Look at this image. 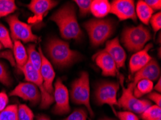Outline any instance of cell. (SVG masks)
I'll use <instances>...</instances> for the list:
<instances>
[{
  "mask_svg": "<svg viewBox=\"0 0 161 120\" xmlns=\"http://www.w3.org/2000/svg\"><path fill=\"white\" fill-rule=\"evenodd\" d=\"M143 120H161V118H158V119H143Z\"/></svg>",
  "mask_w": 161,
  "mask_h": 120,
  "instance_id": "41",
  "label": "cell"
},
{
  "mask_svg": "<svg viewBox=\"0 0 161 120\" xmlns=\"http://www.w3.org/2000/svg\"><path fill=\"white\" fill-rule=\"evenodd\" d=\"M16 9L14 0H0V18L13 13Z\"/></svg>",
  "mask_w": 161,
  "mask_h": 120,
  "instance_id": "24",
  "label": "cell"
},
{
  "mask_svg": "<svg viewBox=\"0 0 161 120\" xmlns=\"http://www.w3.org/2000/svg\"><path fill=\"white\" fill-rule=\"evenodd\" d=\"M38 51L41 57V66L40 73L43 81L45 89L51 95L53 96V81L55 78V72L53 70V66L49 60L47 59L41 49V47L38 48Z\"/></svg>",
  "mask_w": 161,
  "mask_h": 120,
  "instance_id": "13",
  "label": "cell"
},
{
  "mask_svg": "<svg viewBox=\"0 0 161 120\" xmlns=\"http://www.w3.org/2000/svg\"><path fill=\"white\" fill-rule=\"evenodd\" d=\"M116 115L119 120H139L137 116L130 112H119Z\"/></svg>",
  "mask_w": 161,
  "mask_h": 120,
  "instance_id": "33",
  "label": "cell"
},
{
  "mask_svg": "<svg viewBox=\"0 0 161 120\" xmlns=\"http://www.w3.org/2000/svg\"><path fill=\"white\" fill-rule=\"evenodd\" d=\"M53 99L55 102V106L52 109L53 114L62 115L69 113L70 112L69 91L60 78H58L55 82Z\"/></svg>",
  "mask_w": 161,
  "mask_h": 120,
  "instance_id": "10",
  "label": "cell"
},
{
  "mask_svg": "<svg viewBox=\"0 0 161 120\" xmlns=\"http://www.w3.org/2000/svg\"><path fill=\"white\" fill-rule=\"evenodd\" d=\"M160 68L158 61L152 58L147 65L135 73L133 83L135 85L141 80L147 79L154 81L160 78Z\"/></svg>",
  "mask_w": 161,
  "mask_h": 120,
  "instance_id": "15",
  "label": "cell"
},
{
  "mask_svg": "<svg viewBox=\"0 0 161 120\" xmlns=\"http://www.w3.org/2000/svg\"><path fill=\"white\" fill-rule=\"evenodd\" d=\"M153 47V44L149 43L145 45L142 50L136 52L131 56L129 60V70L131 73H136L139 70L143 68L145 65L150 62L152 59L151 56L148 54L149 50Z\"/></svg>",
  "mask_w": 161,
  "mask_h": 120,
  "instance_id": "18",
  "label": "cell"
},
{
  "mask_svg": "<svg viewBox=\"0 0 161 120\" xmlns=\"http://www.w3.org/2000/svg\"><path fill=\"white\" fill-rule=\"evenodd\" d=\"M142 119L161 118V108L157 105H151L141 114Z\"/></svg>",
  "mask_w": 161,
  "mask_h": 120,
  "instance_id": "27",
  "label": "cell"
},
{
  "mask_svg": "<svg viewBox=\"0 0 161 120\" xmlns=\"http://www.w3.org/2000/svg\"><path fill=\"white\" fill-rule=\"evenodd\" d=\"M0 82L7 86H10L12 84V78L7 68L1 62H0Z\"/></svg>",
  "mask_w": 161,
  "mask_h": 120,
  "instance_id": "31",
  "label": "cell"
},
{
  "mask_svg": "<svg viewBox=\"0 0 161 120\" xmlns=\"http://www.w3.org/2000/svg\"><path fill=\"white\" fill-rule=\"evenodd\" d=\"M28 60L36 70L40 72L41 66V57L39 51L36 49L35 45H29L27 48Z\"/></svg>",
  "mask_w": 161,
  "mask_h": 120,
  "instance_id": "23",
  "label": "cell"
},
{
  "mask_svg": "<svg viewBox=\"0 0 161 120\" xmlns=\"http://www.w3.org/2000/svg\"><path fill=\"white\" fill-rule=\"evenodd\" d=\"M50 20L57 24L62 38L80 41L83 38V33L77 19L75 7L72 3L64 4L55 12Z\"/></svg>",
  "mask_w": 161,
  "mask_h": 120,
  "instance_id": "1",
  "label": "cell"
},
{
  "mask_svg": "<svg viewBox=\"0 0 161 120\" xmlns=\"http://www.w3.org/2000/svg\"><path fill=\"white\" fill-rule=\"evenodd\" d=\"M6 21L9 26L10 37L14 41L36 43L38 40V37L33 33L32 26L19 20L17 14L7 17Z\"/></svg>",
  "mask_w": 161,
  "mask_h": 120,
  "instance_id": "7",
  "label": "cell"
},
{
  "mask_svg": "<svg viewBox=\"0 0 161 120\" xmlns=\"http://www.w3.org/2000/svg\"><path fill=\"white\" fill-rule=\"evenodd\" d=\"M90 89L88 73L85 71L80 73V76L73 81L70 91V98L73 103L76 104H82L86 107L90 116L93 117L90 102Z\"/></svg>",
  "mask_w": 161,
  "mask_h": 120,
  "instance_id": "5",
  "label": "cell"
},
{
  "mask_svg": "<svg viewBox=\"0 0 161 120\" xmlns=\"http://www.w3.org/2000/svg\"><path fill=\"white\" fill-rule=\"evenodd\" d=\"M92 46L103 44L113 35L115 25L111 19H92L84 24Z\"/></svg>",
  "mask_w": 161,
  "mask_h": 120,
  "instance_id": "3",
  "label": "cell"
},
{
  "mask_svg": "<svg viewBox=\"0 0 161 120\" xmlns=\"http://www.w3.org/2000/svg\"><path fill=\"white\" fill-rule=\"evenodd\" d=\"M111 10V4L108 0H94L91 2L90 12L98 19H103Z\"/></svg>",
  "mask_w": 161,
  "mask_h": 120,
  "instance_id": "20",
  "label": "cell"
},
{
  "mask_svg": "<svg viewBox=\"0 0 161 120\" xmlns=\"http://www.w3.org/2000/svg\"><path fill=\"white\" fill-rule=\"evenodd\" d=\"M135 84L131 83L127 88L123 87L122 94L119 99L118 106L122 107L126 111L132 112L134 114H142L149 107L151 106V102L146 99H140L134 95L133 91Z\"/></svg>",
  "mask_w": 161,
  "mask_h": 120,
  "instance_id": "6",
  "label": "cell"
},
{
  "mask_svg": "<svg viewBox=\"0 0 161 120\" xmlns=\"http://www.w3.org/2000/svg\"><path fill=\"white\" fill-rule=\"evenodd\" d=\"M13 54L14 59L15 61V65H17L18 69L22 71L24 66L28 60V53L26 48L22 44L20 41L15 40L13 43Z\"/></svg>",
  "mask_w": 161,
  "mask_h": 120,
  "instance_id": "19",
  "label": "cell"
},
{
  "mask_svg": "<svg viewBox=\"0 0 161 120\" xmlns=\"http://www.w3.org/2000/svg\"><path fill=\"white\" fill-rule=\"evenodd\" d=\"M9 96L20 97L28 101L33 106L38 104L41 101V95L38 88L30 82H23L19 84L9 93Z\"/></svg>",
  "mask_w": 161,
  "mask_h": 120,
  "instance_id": "11",
  "label": "cell"
},
{
  "mask_svg": "<svg viewBox=\"0 0 161 120\" xmlns=\"http://www.w3.org/2000/svg\"><path fill=\"white\" fill-rule=\"evenodd\" d=\"M36 119H37V120H51L49 119V117L46 116V115H43V114L38 115Z\"/></svg>",
  "mask_w": 161,
  "mask_h": 120,
  "instance_id": "39",
  "label": "cell"
},
{
  "mask_svg": "<svg viewBox=\"0 0 161 120\" xmlns=\"http://www.w3.org/2000/svg\"><path fill=\"white\" fill-rule=\"evenodd\" d=\"M145 2L151 9L154 10H160L161 8L160 0H146Z\"/></svg>",
  "mask_w": 161,
  "mask_h": 120,
  "instance_id": "36",
  "label": "cell"
},
{
  "mask_svg": "<svg viewBox=\"0 0 161 120\" xmlns=\"http://www.w3.org/2000/svg\"><path fill=\"white\" fill-rule=\"evenodd\" d=\"M2 48H3V46H2V44L1 43H0V50H2Z\"/></svg>",
  "mask_w": 161,
  "mask_h": 120,
  "instance_id": "42",
  "label": "cell"
},
{
  "mask_svg": "<svg viewBox=\"0 0 161 120\" xmlns=\"http://www.w3.org/2000/svg\"><path fill=\"white\" fill-rule=\"evenodd\" d=\"M99 120H116L114 119H111V118H108V117H105V118H103V119H101Z\"/></svg>",
  "mask_w": 161,
  "mask_h": 120,
  "instance_id": "40",
  "label": "cell"
},
{
  "mask_svg": "<svg viewBox=\"0 0 161 120\" xmlns=\"http://www.w3.org/2000/svg\"><path fill=\"white\" fill-rule=\"evenodd\" d=\"M57 4V1L52 0H32L28 5V8L34 14L33 23L42 20L46 14Z\"/></svg>",
  "mask_w": 161,
  "mask_h": 120,
  "instance_id": "17",
  "label": "cell"
},
{
  "mask_svg": "<svg viewBox=\"0 0 161 120\" xmlns=\"http://www.w3.org/2000/svg\"><path fill=\"white\" fill-rule=\"evenodd\" d=\"M87 113L85 109H76L67 118L62 120H87Z\"/></svg>",
  "mask_w": 161,
  "mask_h": 120,
  "instance_id": "29",
  "label": "cell"
},
{
  "mask_svg": "<svg viewBox=\"0 0 161 120\" xmlns=\"http://www.w3.org/2000/svg\"><path fill=\"white\" fill-rule=\"evenodd\" d=\"M150 30L142 24L126 28L121 34V42L130 52H138L145 47L146 43L150 40Z\"/></svg>",
  "mask_w": 161,
  "mask_h": 120,
  "instance_id": "4",
  "label": "cell"
},
{
  "mask_svg": "<svg viewBox=\"0 0 161 120\" xmlns=\"http://www.w3.org/2000/svg\"><path fill=\"white\" fill-rule=\"evenodd\" d=\"M0 57H3L7 58V60H9V62L13 65H15V61H14V58H13V56L11 55V53L9 52V51H6V52H4L0 54Z\"/></svg>",
  "mask_w": 161,
  "mask_h": 120,
  "instance_id": "37",
  "label": "cell"
},
{
  "mask_svg": "<svg viewBox=\"0 0 161 120\" xmlns=\"http://www.w3.org/2000/svg\"><path fill=\"white\" fill-rule=\"evenodd\" d=\"M92 59H94L97 65L101 69L103 76H116L118 73V68L115 61L104 50H102L97 52L92 57Z\"/></svg>",
  "mask_w": 161,
  "mask_h": 120,
  "instance_id": "14",
  "label": "cell"
},
{
  "mask_svg": "<svg viewBox=\"0 0 161 120\" xmlns=\"http://www.w3.org/2000/svg\"><path fill=\"white\" fill-rule=\"evenodd\" d=\"M47 55L57 68L72 65L82 58L80 53L72 50L69 44L57 38H52L46 45Z\"/></svg>",
  "mask_w": 161,
  "mask_h": 120,
  "instance_id": "2",
  "label": "cell"
},
{
  "mask_svg": "<svg viewBox=\"0 0 161 120\" xmlns=\"http://www.w3.org/2000/svg\"><path fill=\"white\" fill-rule=\"evenodd\" d=\"M115 61L117 68L124 67L126 59V54L124 49L121 45L118 38L107 41L104 50Z\"/></svg>",
  "mask_w": 161,
  "mask_h": 120,
  "instance_id": "16",
  "label": "cell"
},
{
  "mask_svg": "<svg viewBox=\"0 0 161 120\" xmlns=\"http://www.w3.org/2000/svg\"><path fill=\"white\" fill-rule=\"evenodd\" d=\"M136 18H138L146 25L150 23V20L153 15L154 11L149 7L145 1H138L135 7Z\"/></svg>",
  "mask_w": 161,
  "mask_h": 120,
  "instance_id": "21",
  "label": "cell"
},
{
  "mask_svg": "<svg viewBox=\"0 0 161 120\" xmlns=\"http://www.w3.org/2000/svg\"><path fill=\"white\" fill-rule=\"evenodd\" d=\"M8 96L4 91L0 93V112L6 108L8 104Z\"/></svg>",
  "mask_w": 161,
  "mask_h": 120,
  "instance_id": "34",
  "label": "cell"
},
{
  "mask_svg": "<svg viewBox=\"0 0 161 120\" xmlns=\"http://www.w3.org/2000/svg\"><path fill=\"white\" fill-rule=\"evenodd\" d=\"M149 99L155 103V105L160 107L161 106V95L158 92H150L148 94Z\"/></svg>",
  "mask_w": 161,
  "mask_h": 120,
  "instance_id": "35",
  "label": "cell"
},
{
  "mask_svg": "<svg viewBox=\"0 0 161 120\" xmlns=\"http://www.w3.org/2000/svg\"><path fill=\"white\" fill-rule=\"evenodd\" d=\"M153 89L156 91V92L157 91L160 92V91H161V78H160V77L158 78L157 84H156L155 86L153 87Z\"/></svg>",
  "mask_w": 161,
  "mask_h": 120,
  "instance_id": "38",
  "label": "cell"
},
{
  "mask_svg": "<svg viewBox=\"0 0 161 120\" xmlns=\"http://www.w3.org/2000/svg\"><path fill=\"white\" fill-rule=\"evenodd\" d=\"M22 72L25 76V78L26 81L35 84L38 88L41 95V109H47L54 102L53 96L51 95L47 92L45 89L44 85H43V81L41 77L40 72L33 67L30 61L28 60L26 64L24 66Z\"/></svg>",
  "mask_w": 161,
  "mask_h": 120,
  "instance_id": "8",
  "label": "cell"
},
{
  "mask_svg": "<svg viewBox=\"0 0 161 120\" xmlns=\"http://www.w3.org/2000/svg\"><path fill=\"white\" fill-rule=\"evenodd\" d=\"M75 2L79 7L80 16L84 17L90 13L92 1L90 0H76Z\"/></svg>",
  "mask_w": 161,
  "mask_h": 120,
  "instance_id": "30",
  "label": "cell"
},
{
  "mask_svg": "<svg viewBox=\"0 0 161 120\" xmlns=\"http://www.w3.org/2000/svg\"><path fill=\"white\" fill-rule=\"evenodd\" d=\"M150 23L151 24V25H152L153 30L155 32L159 31L161 28V13L160 12H158V13L155 14L154 15H153L150 20Z\"/></svg>",
  "mask_w": 161,
  "mask_h": 120,
  "instance_id": "32",
  "label": "cell"
},
{
  "mask_svg": "<svg viewBox=\"0 0 161 120\" xmlns=\"http://www.w3.org/2000/svg\"><path fill=\"white\" fill-rule=\"evenodd\" d=\"M18 120H33L34 114L32 110L25 104H20L18 109Z\"/></svg>",
  "mask_w": 161,
  "mask_h": 120,
  "instance_id": "28",
  "label": "cell"
},
{
  "mask_svg": "<svg viewBox=\"0 0 161 120\" xmlns=\"http://www.w3.org/2000/svg\"><path fill=\"white\" fill-rule=\"evenodd\" d=\"M18 107L15 104L7 106L0 112V120H18Z\"/></svg>",
  "mask_w": 161,
  "mask_h": 120,
  "instance_id": "25",
  "label": "cell"
},
{
  "mask_svg": "<svg viewBox=\"0 0 161 120\" xmlns=\"http://www.w3.org/2000/svg\"><path fill=\"white\" fill-rule=\"evenodd\" d=\"M119 89L118 82L103 81L98 83L95 91V101L97 105L108 104L114 109V106H118L116 96Z\"/></svg>",
  "mask_w": 161,
  "mask_h": 120,
  "instance_id": "9",
  "label": "cell"
},
{
  "mask_svg": "<svg viewBox=\"0 0 161 120\" xmlns=\"http://www.w3.org/2000/svg\"><path fill=\"white\" fill-rule=\"evenodd\" d=\"M153 87H154V85H153V82L147 79L141 80L136 83L135 85L133 91L134 95L135 97L139 99L143 95L150 94V92H152Z\"/></svg>",
  "mask_w": 161,
  "mask_h": 120,
  "instance_id": "22",
  "label": "cell"
},
{
  "mask_svg": "<svg viewBox=\"0 0 161 120\" xmlns=\"http://www.w3.org/2000/svg\"><path fill=\"white\" fill-rule=\"evenodd\" d=\"M110 13L116 16L119 20L132 19L136 21L135 4L131 0H115L111 4Z\"/></svg>",
  "mask_w": 161,
  "mask_h": 120,
  "instance_id": "12",
  "label": "cell"
},
{
  "mask_svg": "<svg viewBox=\"0 0 161 120\" xmlns=\"http://www.w3.org/2000/svg\"><path fill=\"white\" fill-rule=\"evenodd\" d=\"M0 43L6 48H13V43L10 34L3 24H0Z\"/></svg>",
  "mask_w": 161,
  "mask_h": 120,
  "instance_id": "26",
  "label": "cell"
}]
</instances>
